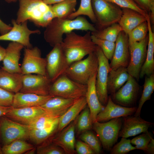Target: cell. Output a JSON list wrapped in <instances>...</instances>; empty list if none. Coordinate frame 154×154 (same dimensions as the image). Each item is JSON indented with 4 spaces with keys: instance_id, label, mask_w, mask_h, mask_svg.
<instances>
[{
    "instance_id": "1",
    "label": "cell",
    "mask_w": 154,
    "mask_h": 154,
    "mask_svg": "<svg viewBox=\"0 0 154 154\" xmlns=\"http://www.w3.org/2000/svg\"><path fill=\"white\" fill-rule=\"evenodd\" d=\"M44 38L46 42L52 47L60 44L63 35L75 30L94 32L97 30L95 26L84 17L78 16L73 19H60L55 17L45 28Z\"/></svg>"
},
{
    "instance_id": "2",
    "label": "cell",
    "mask_w": 154,
    "mask_h": 154,
    "mask_svg": "<svg viewBox=\"0 0 154 154\" xmlns=\"http://www.w3.org/2000/svg\"><path fill=\"white\" fill-rule=\"evenodd\" d=\"M65 35L60 44L70 65L96 51L97 46L92 40L90 31L83 35L73 31Z\"/></svg>"
},
{
    "instance_id": "3",
    "label": "cell",
    "mask_w": 154,
    "mask_h": 154,
    "mask_svg": "<svg viewBox=\"0 0 154 154\" xmlns=\"http://www.w3.org/2000/svg\"><path fill=\"white\" fill-rule=\"evenodd\" d=\"M91 3L96 19L95 27L97 30L118 23L122 14L121 8L105 0H91Z\"/></svg>"
},
{
    "instance_id": "4",
    "label": "cell",
    "mask_w": 154,
    "mask_h": 154,
    "mask_svg": "<svg viewBox=\"0 0 154 154\" xmlns=\"http://www.w3.org/2000/svg\"><path fill=\"white\" fill-rule=\"evenodd\" d=\"M98 66V60L95 51L89 54L85 59L72 63L64 74L75 82L87 85L91 76L97 72Z\"/></svg>"
},
{
    "instance_id": "5",
    "label": "cell",
    "mask_w": 154,
    "mask_h": 154,
    "mask_svg": "<svg viewBox=\"0 0 154 154\" xmlns=\"http://www.w3.org/2000/svg\"><path fill=\"white\" fill-rule=\"evenodd\" d=\"M53 83L50 89V95L75 100L85 96L87 85L75 82L64 74Z\"/></svg>"
},
{
    "instance_id": "6",
    "label": "cell",
    "mask_w": 154,
    "mask_h": 154,
    "mask_svg": "<svg viewBox=\"0 0 154 154\" xmlns=\"http://www.w3.org/2000/svg\"><path fill=\"white\" fill-rule=\"evenodd\" d=\"M123 121V119L120 117L104 122L96 121L92 124V128L104 150L110 151L117 142Z\"/></svg>"
},
{
    "instance_id": "7",
    "label": "cell",
    "mask_w": 154,
    "mask_h": 154,
    "mask_svg": "<svg viewBox=\"0 0 154 154\" xmlns=\"http://www.w3.org/2000/svg\"><path fill=\"white\" fill-rule=\"evenodd\" d=\"M46 74L53 82L64 74L70 65L63 52L60 44H57L47 55Z\"/></svg>"
},
{
    "instance_id": "8",
    "label": "cell",
    "mask_w": 154,
    "mask_h": 154,
    "mask_svg": "<svg viewBox=\"0 0 154 154\" xmlns=\"http://www.w3.org/2000/svg\"><path fill=\"white\" fill-rule=\"evenodd\" d=\"M95 52L98 62L96 81V89L100 102L105 106L109 97L107 84L108 74L111 68L108 60L105 56L100 48L97 46Z\"/></svg>"
},
{
    "instance_id": "9",
    "label": "cell",
    "mask_w": 154,
    "mask_h": 154,
    "mask_svg": "<svg viewBox=\"0 0 154 154\" xmlns=\"http://www.w3.org/2000/svg\"><path fill=\"white\" fill-rule=\"evenodd\" d=\"M19 8L15 20L18 24L29 20L33 21L40 18L50 8V5L42 0H19Z\"/></svg>"
},
{
    "instance_id": "10",
    "label": "cell",
    "mask_w": 154,
    "mask_h": 154,
    "mask_svg": "<svg viewBox=\"0 0 154 154\" xmlns=\"http://www.w3.org/2000/svg\"><path fill=\"white\" fill-rule=\"evenodd\" d=\"M148 37L129 45L130 60L127 70L129 74L138 80L141 68L146 60Z\"/></svg>"
},
{
    "instance_id": "11",
    "label": "cell",
    "mask_w": 154,
    "mask_h": 154,
    "mask_svg": "<svg viewBox=\"0 0 154 154\" xmlns=\"http://www.w3.org/2000/svg\"><path fill=\"white\" fill-rule=\"evenodd\" d=\"M0 131L4 145L17 139H29V129L27 125L18 123L4 116L0 118Z\"/></svg>"
},
{
    "instance_id": "12",
    "label": "cell",
    "mask_w": 154,
    "mask_h": 154,
    "mask_svg": "<svg viewBox=\"0 0 154 154\" xmlns=\"http://www.w3.org/2000/svg\"><path fill=\"white\" fill-rule=\"evenodd\" d=\"M46 58L41 56L40 49L37 47L26 48L21 68L23 74L35 73L47 75Z\"/></svg>"
},
{
    "instance_id": "13",
    "label": "cell",
    "mask_w": 154,
    "mask_h": 154,
    "mask_svg": "<svg viewBox=\"0 0 154 154\" xmlns=\"http://www.w3.org/2000/svg\"><path fill=\"white\" fill-rule=\"evenodd\" d=\"M51 82L47 75L23 74L22 87L19 92L48 95H49Z\"/></svg>"
},
{
    "instance_id": "14",
    "label": "cell",
    "mask_w": 154,
    "mask_h": 154,
    "mask_svg": "<svg viewBox=\"0 0 154 154\" xmlns=\"http://www.w3.org/2000/svg\"><path fill=\"white\" fill-rule=\"evenodd\" d=\"M12 29L7 33L0 35V40L9 41L19 43L27 48L32 47L30 41V36L33 34H40L38 30H31L27 27V21L18 24L15 19L11 21Z\"/></svg>"
},
{
    "instance_id": "15",
    "label": "cell",
    "mask_w": 154,
    "mask_h": 154,
    "mask_svg": "<svg viewBox=\"0 0 154 154\" xmlns=\"http://www.w3.org/2000/svg\"><path fill=\"white\" fill-rule=\"evenodd\" d=\"M139 89L136 80L130 75L125 83L112 95V99L114 103L123 106L132 107L137 99Z\"/></svg>"
},
{
    "instance_id": "16",
    "label": "cell",
    "mask_w": 154,
    "mask_h": 154,
    "mask_svg": "<svg viewBox=\"0 0 154 154\" xmlns=\"http://www.w3.org/2000/svg\"><path fill=\"white\" fill-rule=\"evenodd\" d=\"M116 46L110 64L111 69L120 67L127 68L130 60L128 36L123 31L119 33L115 42Z\"/></svg>"
},
{
    "instance_id": "17",
    "label": "cell",
    "mask_w": 154,
    "mask_h": 154,
    "mask_svg": "<svg viewBox=\"0 0 154 154\" xmlns=\"http://www.w3.org/2000/svg\"><path fill=\"white\" fill-rule=\"evenodd\" d=\"M77 119L63 129L50 140L54 144L60 147L65 154H73L75 150V129Z\"/></svg>"
},
{
    "instance_id": "18",
    "label": "cell",
    "mask_w": 154,
    "mask_h": 154,
    "mask_svg": "<svg viewBox=\"0 0 154 154\" xmlns=\"http://www.w3.org/2000/svg\"><path fill=\"white\" fill-rule=\"evenodd\" d=\"M128 116L123 117L119 137L127 138L147 132L153 124L141 118L140 116Z\"/></svg>"
},
{
    "instance_id": "19",
    "label": "cell",
    "mask_w": 154,
    "mask_h": 154,
    "mask_svg": "<svg viewBox=\"0 0 154 154\" xmlns=\"http://www.w3.org/2000/svg\"><path fill=\"white\" fill-rule=\"evenodd\" d=\"M137 109L136 107H125L117 104L110 96L106 105L97 115L96 121L104 122L114 118L131 116L135 113Z\"/></svg>"
},
{
    "instance_id": "20",
    "label": "cell",
    "mask_w": 154,
    "mask_h": 154,
    "mask_svg": "<svg viewBox=\"0 0 154 154\" xmlns=\"http://www.w3.org/2000/svg\"><path fill=\"white\" fill-rule=\"evenodd\" d=\"M46 114L40 106L12 108L4 116L19 123L28 125L38 117Z\"/></svg>"
},
{
    "instance_id": "21",
    "label": "cell",
    "mask_w": 154,
    "mask_h": 154,
    "mask_svg": "<svg viewBox=\"0 0 154 154\" xmlns=\"http://www.w3.org/2000/svg\"><path fill=\"white\" fill-rule=\"evenodd\" d=\"M24 47L22 44L18 42H12L10 43L6 48L2 68L10 72L22 73L19 61L21 52Z\"/></svg>"
},
{
    "instance_id": "22",
    "label": "cell",
    "mask_w": 154,
    "mask_h": 154,
    "mask_svg": "<svg viewBox=\"0 0 154 154\" xmlns=\"http://www.w3.org/2000/svg\"><path fill=\"white\" fill-rule=\"evenodd\" d=\"M97 73L93 74L89 79L87 84V90L85 96L92 124L96 121L97 115L105 107L100 102L96 92V81Z\"/></svg>"
},
{
    "instance_id": "23",
    "label": "cell",
    "mask_w": 154,
    "mask_h": 154,
    "mask_svg": "<svg viewBox=\"0 0 154 154\" xmlns=\"http://www.w3.org/2000/svg\"><path fill=\"white\" fill-rule=\"evenodd\" d=\"M76 100L54 96L40 106L48 114L59 118L67 110Z\"/></svg>"
},
{
    "instance_id": "24",
    "label": "cell",
    "mask_w": 154,
    "mask_h": 154,
    "mask_svg": "<svg viewBox=\"0 0 154 154\" xmlns=\"http://www.w3.org/2000/svg\"><path fill=\"white\" fill-rule=\"evenodd\" d=\"M53 96H42L20 92L14 95L12 107L14 108L40 106Z\"/></svg>"
},
{
    "instance_id": "25",
    "label": "cell",
    "mask_w": 154,
    "mask_h": 154,
    "mask_svg": "<svg viewBox=\"0 0 154 154\" xmlns=\"http://www.w3.org/2000/svg\"><path fill=\"white\" fill-rule=\"evenodd\" d=\"M121 9L122 14L118 23L121 27L122 31L127 34L135 28L146 21L149 15L146 17L129 9Z\"/></svg>"
},
{
    "instance_id": "26",
    "label": "cell",
    "mask_w": 154,
    "mask_h": 154,
    "mask_svg": "<svg viewBox=\"0 0 154 154\" xmlns=\"http://www.w3.org/2000/svg\"><path fill=\"white\" fill-rule=\"evenodd\" d=\"M87 105L85 96L76 100L67 110L58 118L57 131H61L74 120Z\"/></svg>"
},
{
    "instance_id": "27",
    "label": "cell",
    "mask_w": 154,
    "mask_h": 154,
    "mask_svg": "<svg viewBox=\"0 0 154 154\" xmlns=\"http://www.w3.org/2000/svg\"><path fill=\"white\" fill-rule=\"evenodd\" d=\"M147 21L148 26V40L146 60L143 65L140 73L139 78L149 76L154 71V33L153 32L149 15Z\"/></svg>"
},
{
    "instance_id": "28",
    "label": "cell",
    "mask_w": 154,
    "mask_h": 154,
    "mask_svg": "<svg viewBox=\"0 0 154 154\" xmlns=\"http://www.w3.org/2000/svg\"><path fill=\"white\" fill-rule=\"evenodd\" d=\"M22 73L10 72L0 69V88L13 93L19 92L22 86Z\"/></svg>"
},
{
    "instance_id": "29",
    "label": "cell",
    "mask_w": 154,
    "mask_h": 154,
    "mask_svg": "<svg viewBox=\"0 0 154 154\" xmlns=\"http://www.w3.org/2000/svg\"><path fill=\"white\" fill-rule=\"evenodd\" d=\"M130 76L126 68L120 67L116 69H111L107 81L108 93L113 95L125 83Z\"/></svg>"
},
{
    "instance_id": "30",
    "label": "cell",
    "mask_w": 154,
    "mask_h": 154,
    "mask_svg": "<svg viewBox=\"0 0 154 154\" xmlns=\"http://www.w3.org/2000/svg\"><path fill=\"white\" fill-rule=\"evenodd\" d=\"M58 119L50 126L41 129L29 130V139L37 145H40L49 139L57 131Z\"/></svg>"
},
{
    "instance_id": "31",
    "label": "cell",
    "mask_w": 154,
    "mask_h": 154,
    "mask_svg": "<svg viewBox=\"0 0 154 154\" xmlns=\"http://www.w3.org/2000/svg\"><path fill=\"white\" fill-rule=\"evenodd\" d=\"M77 4L76 0H65L51 5V8L55 17L66 19L76 11Z\"/></svg>"
},
{
    "instance_id": "32",
    "label": "cell",
    "mask_w": 154,
    "mask_h": 154,
    "mask_svg": "<svg viewBox=\"0 0 154 154\" xmlns=\"http://www.w3.org/2000/svg\"><path fill=\"white\" fill-rule=\"evenodd\" d=\"M34 148L33 145L25 140H15L8 144L4 145L0 151V154H21Z\"/></svg>"
},
{
    "instance_id": "33",
    "label": "cell",
    "mask_w": 154,
    "mask_h": 154,
    "mask_svg": "<svg viewBox=\"0 0 154 154\" xmlns=\"http://www.w3.org/2000/svg\"><path fill=\"white\" fill-rule=\"evenodd\" d=\"M154 90V73L149 76H146L143 85V92L138 106L134 116H140L142 107L146 101L149 100Z\"/></svg>"
},
{
    "instance_id": "34",
    "label": "cell",
    "mask_w": 154,
    "mask_h": 154,
    "mask_svg": "<svg viewBox=\"0 0 154 154\" xmlns=\"http://www.w3.org/2000/svg\"><path fill=\"white\" fill-rule=\"evenodd\" d=\"M122 29L118 23H114L102 30L91 32V34L99 38L115 42Z\"/></svg>"
},
{
    "instance_id": "35",
    "label": "cell",
    "mask_w": 154,
    "mask_h": 154,
    "mask_svg": "<svg viewBox=\"0 0 154 154\" xmlns=\"http://www.w3.org/2000/svg\"><path fill=\"white\" fill-rule=\"evenodd\" d=\"M81 15L87 16L92 22L95 23L96 19L92 8L91 0H80L78 9L70 15L67 18L73 19Z\"/></svg>"
},
{
    "instance_id": "36",
    "label": "cell",
    "mask_w": 154,
    "mask_h": 154,
    "mask_svg": "<svg viewBox=\"0 0 154 154\" xmlns=\"http://www.w3.org/2000/svg\"><path fill=\"white\" fill-rule=\"evenodd\" d=\"M76 125L78 132L82 133L90 130L92 127L89 109L87 105L80 113Z\"/></svg>"
},
{
    "instance_id": "37",
    "label": "cell",
    "mask_w": 154,
    "mask_h": 154,
    "mask_svg": "<svg viewBox=\"0 0 154 154\" xmlns=\"http://www.w3.org/2000/svg\"><path fill=\"white\" fill-rule=\"evenodd\" d=\"M148 32V26L146 21L135 28L127 34L129 45L143 40L147 36Z\"/></svg>"
},
{
    "instance_id": "38",
    "label": "cell",
    "mask_w": 154,
    "mask_h": 154,
    "mask_svg": "<svg viewBox=\"0 0 154 154\" xmlns=\"http://www.w3.org/2000/svg\"><path fill=\"white\" fill-rule=\"evenodd\" d=\"M79 137L81 140L87 144L95 154L101 153L102 148L100 142L92 131L90 130L85 131L82 133Z\"/></svg>"
},
{
    "instance_id": "39",
    "label": "cell",
    "mask_w": 154,
    "mask_h": 154,
    "mask_svg": "<svg viewBox=\"0 0 154 154\" xmlns=\"http://www.w3.org/2000/svg\"><path fill=\"white\" fill-rule=\"evenodd\" d=\"M92 40L102 50L103 54L109 60L113 56L116 46L115 42L98 38L91 34Z\"/></svg>"
},
{
    "instance_id": "40",
    "label": "cell",
    "mask_w": 154,
    "mask_h": 154,
    "mask_svg": "<svg viewBox=\"0 0 154 154\" xmlns=\"http://www.w3.org/2000/svg\"><path fill=\"white\" fill-rule=\"evenodd\" d=\"M58 119L46 114L38 117L27 125L29 130L42 129L50 126Z\"/></svg>"
},
{
    "instance_id": "41",
    "label": "cell",
    "mask_w": 154,
    "mask_h": 154,
    "mask_svg": "<svg viewBox=\"0 0 154 154\" xmlns=\"http://www.w3.org/2000/svg\"><path fill=\"white\" fill-rule=\"evenodd\" d=\"M131 144V140L122 137L121 140L115 144L110 150L111 154H126L130 151L136 149Z\"/></svg>"
},
{
    "instance_id": "42",
    "label": "cell",
    "mask_w": 154,
    "mask_h": 154,
    "mask_svg": "<svg viewBox=\"0 0 154 154\" xmlns=\"http://www.w3.org/2000/svg\"><path fill=\"white\" fill-rule=\"evenodd\" d=\"M46 141L39 145L37 148L38 154H65L60 147L50 141Z\"/></svg>"
},
{
    "instance_id": "43",
    "label": "cell",
    "mask_w": 154,
    "mask_h": 154,
    "mask_svg": "<svg viewBox=\"0 0 154 154\" xmlns=\"http://www.w3.org/2000/svg\"><path fill=\"white\" fill-rule=\"evenodd\" d=\"M152 138L151 133L147 131L133 138L131 140V143L135 145L136 149L142 150L145 152Z\"/></svg>"
},
{
    "instance_id": "44",
    "label": "cell",
    "mask_w": 154,
    "mask_h": 154,
    "mask_svg": "<svg viewBox=\"0 0 154 154\" xmlns=\"http://www.w3.org/2000/svg\"><path fill=\"white\" fill-rule=\"evenodd\" d=\"M113 3L121 8H128L134 10L147 17L149 14L141 9L133 0H105Z\"/></svg>"
},
{
    "instance_id": "45",
    "label": "cell",
    "mask_w": 154,
    "mask_h": 154,
    "mask_svg": "<svg viewBox=\"0 0 154 154\" xmlns=\"http://www.w3.org/2000/svg\"><path fill=\"white\" fill-rule=\"evenodd\" d=\"M142 9L149 15L150 19H154V0H133Z\"/></svg>"
},
{
    "instance_id": "46",
    "label": "cell",
    "mask_w": 154,
    "mask_h": 154,
    "mask_svg": "<svg viewBox=\"0 0 154 154\" xmlns=\"http://www.w3.org/2000/svg\"><path fill=\"white\" fill-rule=\"evenodd\" d=\"M46 12L40 18L33 22L37 26L46 27L53 19L55 18V16L51 8Z\"/></svg>"
},
{
    "instance_id": "47",
    "label": "cell",
    "mask_w": 154,
    "mask_h": 154,
    "mask_svg": "<svg viewBox=\"0 0 154 154\" xmlns=\"http://www.w3.org/2000/svg\"><path fill=\"white\" fill-rule=\"evenodd\" d=\"M14 94L0 88V106H12Z\"/></svg>"
},
{
    "instance_id": "48",
    "label": "cell",
    "mask_w": 154,
    "mask_h": 154,
    "mask_svg": "<svg viewBox=\"0 0 154 154\" xmlns=\"http://www.w3.org/2000/svg\"><path fill=\"white\" fill-rule=\"evenodd\" d=\"M75 149L78 154H95L87 144L81 140H78L75 143Z\"/></svg>"
},
{
    "instance_id": "49",
    "label": "cell",
    "mask_w": 154,
    "mask_h": 154,
    "mask_svg": "<svg viewBox=\"0 0 154 154\" xmlns=\"http://www.w3.org/2000/svg\"><path fill=\"white\" fill-rule=\"evenodd\" d=\"M12 28V27L4 22L0 19V34H4L9 31Z\"/></svg>"
},
{
    "instance_id": "50",
    "label": "cell",
    "mask_w": 154,
    "mask_h": 154,
    "mask_svg": "<svg viewBox=\"0 0 154 154\" xmlns=\"http://www.w3.org/2000/svg\"><path fill=\"white\" fill-rule=\"evenodd\" d=\"M145 152L149 154L154 153V139L153 138L149 142Z\"/></svg>"
},
{
    "instance_id": "51",
    "label": "cell",
    "mask_w": 154,
    "mask_h": 154,
    "mask_svg": "<svg viewBox=\"0 0 154 154\" xmlns=\"http://www.w3.org/2000/svg\"><path fill=\"white\" fill-rule=\"evenodd\" d=\"M11 107H5L0 106V117L5 116L12 108Z\"/></svg>"
},
{
    "instance_id": "52",
    "label": "cell",
    "mask_w": 154,
    "mask_h": 154,
    "mask_svg": "<svg viewBox=\"0 0 154 154\" xmlns=\"http://www.w3.org/2000/svg\"><path fill=\"white\" fill-rule=\"evenodd\" d=\"M46 4L52 5L62 1L65 0H42Z\"/></svg>"
},
{
    "instance_id": "53",
    "label": "cell",
    "mask_w": 154,
    "mask_h": 154,
    "mask_svg": "<svg viewBox=\"0 0 154 154\" xmlns=\"http://www.w3.org/2000/svg\"><path fill=\"white\" fill-rule=\"evenodd\" d=\"M5 52L6 49L0 45V62L3 60Z\"/></svg>"
},
{
    "instance_id": "54",
    "label": "cell",
    "mask_w": 154,
    "mask_h": 154,
    "mask_svg": "<svg viewBox=\"0 0 154 154\" xmlns=\"http://www.w3.org/2000/svg\"><path fill=\"white\" fill-rule=\"evenodd\" d=\"M36 149L35 148H33V149H30L29 151H27L25 154H34L35 153Z\"/></svg>"
},
{
    "instance_id": "55",
    "label": "cell",
    "mask_w": 154,
    "mask_h": 154,
    "mask_svg": "<svg viewBox=\"0 0 154 154\" xmlns=\"http://www.w3.org/2000/svg\"><path fill=\"white\" fill-rule=\"evenodd\" d=\"M17 0H5V1L8 3L16 2Z\"/></svg>"
}]
</instances>
